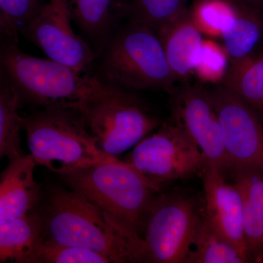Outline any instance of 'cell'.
Returning a JSON list of instances; mask_svg holds the SVG:
<instances>
[{"label":"cell","instance_id":"603a6c76","mask_svg":"<svg viewBox=\"0 0 263 263\" xmlns=\"http://www.w3.org/2000/svg\"><path fill=\"white\" fill-rule=\"evenodd\" d=\"M236 0H195L190 8L202 34L220 37L236 9Z\"/></svg>","mask_w":263,"mask_h":263},{"label":"cell","instance_id":"7a4b0ae2","mask_svg":"<svg viewBox=\"0 0 263 263\" xmlns=\"http://www.w3.org/2000/svg\"><path fill=\"white\" fill-rule=\"evenodd\" d=\"M0 62L1 70L18 93L21 103L42 108L77 109L123 91L105 84L91 72L24 53L16 41L9 38L2 43Z\"/></svg>","mask_w":263,"mask_h":263},{"label":"cell","instance_id":"7c38bea8","mask_svg":"<svg viewBox=\"0 0 263 263\" xmlns=\"http://www.w3.org/2000/svg\"><path fill=\"white\" fill-rule=\"evenodd\" d=\"M204 190L203 216L249 262L243 230V200L235 183L219 170L205 165L200 172Z\"/></svg>","mask_w":263,"mask_h":263},{"label":"cell","instance_id":"ba28073f","mask_svg":"<svg viewBox=\"0 0 263 263\" xmlns=\"http://www.w3.org/2000/svg\"><path fill=\"white\" fill-rule=\"evenodd\" d=\"M124 162L160 190L167 183L200 174L205 165L201 151L173 118L139 142Z\"/></svg>","mask_w":263,"mask_h":263},{"label":"cell","instance_id":"7402d4cb","mask_svg":"<svg viewBox=\"0 0 263 263\" xmlns=\"http://www.w3.org/2000/svg\"><path fill=\"white\" fill-rule=\"evenodd\" d=\"M190 0H125L126 19L158 32L188 8Z\"/></svg>","mask_w":263,"mask_h":263},{"label":"cell","instance_id":"d6986e66","mask_svg":"<svg viewBox=\"0 0 263 263\" xmlns=\"http://www.w3.org/2000/svg\"><path fill=\"white\" fill-rule=\"evenodd\" d=\"M222 84L263 117V40L248 56L230 63Z\"/></svg>","mask_w":263,"mask_h":263},{"label":"cell","instance_id":"d4e9b609","mask_svg":"<svg viewBox=\"0 0 263 263\" xmlns=\"http://www.w3.org/2000/svg\"><path fill=\"white\" fill-rule=\"evenodd\" d=\"M46 0H0V31L16 41L19 34L39 13Z\"/></svg>","mask_w":263,"mask_h":263},{"label":"cell","instance_id":"ac0fdd59","mask_svg":"<svg viewBox=\"0 0 263 263\" xmlns=\"http://www.w3.org/2000/svg\"><path fill=\"white\" fill-rule=\"evenodd\" d=\"M234 15L220 38L230 63L250 54L263 40V11L236 0Z\"/></svg>","mask_w":263,"mask_h":263},{"label":"cell","instance_id":"5b68a950","mask_svg":"<svg viewBox=\"0 0 263 263\" xmlns=\"http://www.w3.org/2000/svg\"><path fill=\"white\" fill-rule=\"evenodd\" d=\"M23 129L36 163L58 175L117 159L99 148L76 108L45 107L23 118Z\"/></svg>","mask_w":263,"mask_h":263},{"label":"cell","instance_id":"5bb4252c","mask_svg":"<svg viewBox=\"0 0 263 263\" xmlns=\"http://www.w3.org/2000/svg\"><path fill=\"white\" fill-rule=\"evenodd\" d=\"M37 165L31 154L9 162L0 176V224L35 210L41 188L34 179Z\"/></svg>","mask_w":263,"mask_h":263},{"label":"cell","instance_id":"44dd1931","mask_svg":"<svg viewBox=\"0 0 263 263\" xmlns=\"http://www.w3.org/2000/svg\"><path fill=\"white\" fill-rule=\"evenodd\" d=\"M238 249L219 235L203 216L186 263H245Z\"/></svg>","mask_w":263,"mask_h":263},{"label":"cell","instance_id":"3957f363","mask_svg":"<svg viewBox=\"0 0 263 263\" xmlns=\"http://www.w3.org/2000/svg\"><path fill=\"white\" fill-rule=\"evenodd\" d=\"M59 176L117 226L140 236L151 204L161 191L133 166L118 159Z\"/></svg>","mask_w":263,"mask_h":263},{"label":"cell","instance_id":"ffe728a7","mask_svg":"<svg viewBox=\"0 0 263 263\" xmlns=\"http://www.w3.org/2000/svg\"><path fill=\"white\" fill-rule=\"evenodd\" d=\"M18 93L1 70L0 79V157L9 162L23 156L21 146V130L23 117L19 115Z\"/></svg>","mask_w":263,"mask_h":263},{"label":"cell","instance_id":"4fadbf2b","mask_svg":"<svg viewBox=\"0 0 263 263\" xmlns=\"http://www.w3.org/2000/svg\"><path fill=\"white\" fill-rule=\"evenodd\" d=\"M72 22L97 59L126 19L125 0H68Z\"/></svg>","mask_w":263,"mask_h":263},{"label":"cell","instance_id":"2e32d148","mask_svg":"<svg viewBox=\"0 0 263 263\" xmlns=\"http://www.w3.org/2000/svg\"><path fill=\"white\" fill-rule=\"evenodd\" d=\"M243 200V230L249 262H263V172L231 171Z\"/></svg>","mask_w":263,"mask_h":263},{"label":"cell","instance_id":"6da1fadb","mask_svg":"<svg viewBox=\"0 0 263 263\" xmlns=\"http://www.w3.org/2000/svg\"><path fill=\"white\" fill-rule=\"evenodd\" d=\"M38 212L45 240L94 251L111 262H147L143 238L117 226L75 190H53Z\"/></svg>","mask_w":263,"mask_h":263},{"label":"cell","instance_id":"52a82bcc","mask_svg":"<svg viewBox=\"0 0 263 263\" xmlns=\"http://www.w3.org/2000/svg\"><path fill=\"white\" fill-rule=\"evenodd\" d=\"M78 110L99 148L114 157L136 146L161 125L142 100L124 90Z\"/></svg>","mask_w":263,"mask_h":263},{"label":"cell","instance_id":"277c9868","mask_svg":"<svg viewBox=\"0 0 263 263\" xmlns=\"http://www.w3.org/2000/svg\"><path fill=\"white\" fill-rule=\"evenodd\" d=\"M95 75L109 86L124 91L163 90L177 82L158 34L143 24H122L97 59Z\"/></svg>","mask_w":263,"mask_h":263},{"label":"cell","instance_id":"484cf974","mask_svg":"<svg viewBox=\"0 0 263 263\" xmlns=\"http://www.w3.org/2000/svg\"><path fill=\"white\" fill-rule=\"evenodd\" d=\"M230 61L224 47L204 40L197 57L194 73L202 82L222 84L229 69Z\"/></svg>","mask_w":263,"mask_h":263},{"label":"cell","instance_id":"8fae6325","mask_svg":"<svg viewBox=\"0 0 263 263\" xmlns=\"http://www.w3.org/2000/svg\"><path fill=\"white\" fill-rule=\"evenodd\" d=\"M172 118L201 151L205 165L226 174L230 171L219 118L209 88L183 84L169 94Z\"/></svg>","mask_w":263,"mask_h":263},{"label":"cell","instance_id":"9a60e30c","mask_svg":"<svg viewBox=\"0 0 263 263\" xmlns=\"http://www.w3.org/2000/svg\"><path fill=\"white\" fill-rule=\"evenodd\" d=\"M176 81L194 73L197 57L204 42L202 32L187 8L164 24L157 32Z\"/></svg>","mask_w":263,"mask_h":263},{"label":"cell","instance_id":"30bf717a","mask_svg":"<svg viewBox=\"0 0 263 263\" xmlns=\"http://www.w3.org/2000/svg\"><path fill=\"white\" fill-rule=\"evenodd\" d=\"M72 23L68 0H46L22 34L48 58L80 72H90L96 54L76 33Z\"/></svg>","mask_w":263,"mask_h":263},{"label":"cell","instance_id":"4316f807","mask_svg":"<svg viewBox=\"0 0 263 263\" xmlns=\"http://www.w3.org/2000/svg\"><path fill=\"white\" fill-rule=\"evenodd\" d=\"M241 3H245L263 11V0H238Z\"/></svg>","mask_w":263,"mask_h":263},{"label":"cell","instance_id":"e0dca14e","mask_svg":"<svg viewBox=\"0 0 263 263\" xmlns=\"http://www.w3.org/2000/svg\"><path fill=\"white\" fill-rule=\"evenodd\" d=\"M43 238L38 211L0 224V262L28 263Z\"/></svg>","mask_w":263,"mask_h":263},{"label":"cell","instance_id":"8992f818","mask_svg":"<svg viewBox=\"0 0 263 263\" xmlns=\"http://www.w3.org/2000/svg\"><path fill=\"white\" fill-rule=\"evenodd\" d=\"M203 221V205L184 193L156 195L143 227L147 262L186 263Z\"/></svg>","mask_w":263,"mask_h":263},{"label":"cell","instance_id":"9c48e42d","mask_svg":"<svg viewBox=\"0 0 263 263\" xmlns=\"http://www.w3.org/2000/svg\"><path fill=\"white\" fill-rule=\"evenodd\" d=\"M230 164L263 172V117L223 84L209 89Z\"/></svg>","mask_w":263,"mask_h":263},{"label":"cell","instance_id":"cb8c5ba5","mask_svg":"<svg viewBox=\"0 0 263 263\" xmlns=\"http://www.w3.org/2000/svg\"><path fill=\"white\" fill-rule=\"evenodd\" d=\"M103 254L89 249L60 245L43 238L28 263H110Z\"/></svg>","mask_w":263,"mask_h":263}]
</instances>
